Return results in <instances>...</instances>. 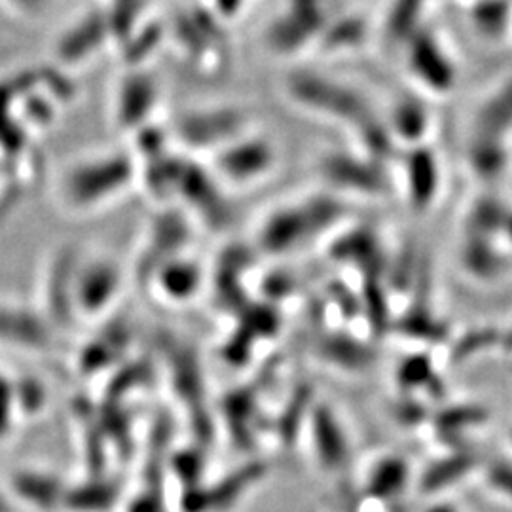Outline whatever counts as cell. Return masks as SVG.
Returning a JSON list of instances; mask_svg holds the SVG:
<instances>
[{"instance_id":"cell-14","label":"cell","mask_w":512,"mask_h":512,"mask_svg":"<svg viewBox=\"0 0 512 512\" xmlns=\"http://www.w3.org/2000/svg\"><path fill=\"white\" fill-rule=\"evenodd\" d=\"M471 23L480 37L499 40L512 29V8L509 0H475Z\"/></svg>"},{"instance_id":"cell-10","label":"cell","mask_w":512,"mask_h":512,"mask_svg":"<svg viewBox=\"0 0 512 512\" xmlns=\"http://www.w3.org/2000/svg\"><path fill=\"white\" fill-rule=\"evenodd\" d=\"M313 442L323 465L336 469L344 463L348 448L338 421L332 418L329 408H319L313 416Z\"/></svg>"},{"instance_id":"cell-15","label":"cell","mask_w":512,"mask_h":512,"mask_svg":"<svg viewBox=\"0 0 512 512\" xmlns=\"http://www.w3.org/2000/svg\"><path fill=\"white\" fill-rule=\"evenodd\" d=\"M366 21L357 16H346V18L330 21L327 29L319 38V48L323 52H351L365 44Z\"/></svg>"},{"instance_id":"cell-11","label":"cell","mask_w":512,"mask_h":512,"mask_svg":"<svg viewBox=\"0 0 512 512\" xmlns=\"http://www.w3.org/2000/svg\"><path fill=\"white\" fill-rule=\"evenodd\" d=\"M467 160L478 179L484 183H494L505 175L511 162L509 145L471 139L467 145Z\"/></svg>"},{"instance_id":"cell-3","label":"cell","mask_w":512,"mask_h":512,"mask_svg":"<svg viewBox=\"0 0 512 512\" xmlns=\"http://www.w3.org/2000/svg\"><path fill=\"white\" fill-rule=\"evenodd\" d=\"M408 73L427 92L446 95L458 84V65L442 38L427 25L404 42Z\"/></svg>"},{"instance_id":"cell-5","label":"cell","mask_w":512,"mask_h":512,"mask_svg":"<svg viewBox=\"0 0 512 512\" xmlns=\"http://www.w3.org/2000/svg\"><path fill=\"white\" fill-rule=\"evenodd\" d=\"M277 156L270 141L262 137H241L219 152V169L232 183L249 184L274 169Z\"/></svg>"},{"instance_id":"cell-6","label":"cell","mask_w":512,"mask_h":512,"mask_svg":"<svg viewBox=\"0 0 512 512\" xmlns=\"http://www.w3.org/2000/svg\"><path fill=\"white\" fill-rule=\"evenodd\" d=\"M251 118L234 107L205 110L188 116L183 122L184 137L198 147H219L220 150L247 135Z\"/></svg>"},{"instance_id":"cell-4","label":"cell","mask_w":512,"mask_h":512,"mask_svg":"<svg viewBox=\"0 0 512 512\" xmlns=\"http://www.w3.org/2000/svg\"><path fill=\"white\" fill-rule=\"evenodd\" d=\"M329 0H289L285 12L272 21L268 42L272 50L291 55L311 44H319V38L330 23Z\"/></svg>"},{"instance_id":"cell-20","label":"cell","mask_w":512,"mask_h":512,"mask_svg":"<svg viewBox=\"0 0 512 512\" xmlns=\"http://www.w3.org/2000/svg\"><path fill=\"white\" fill-rule=\"evenodd\" d=\"M492 480L495 482V486L499 490H507L509 495H512V473L511 471H505V469H497L492 475Z\"/></svg>"},{"instance_id":"cell-18","label":"cell","mask_w":512,"mask_h":512,"mask_svg":"<svg viewBox=\"0 0 512 512\" xmlns=\"http://www.w3.org/2000/svg\"><path fill=\"white\" fill-rule=\"evenodd\" d=\"M467 467H469V459H450V461L442 463L440 467L431 469V473L425 478V486L433 488V490L440 486H446L448 482L454 480V476L458 478Z\"/></svg>"},{"instance_id":"cell-17","label":"cell","mask_w":512,"mask_h":512,"mask_svg":"<svg viewBox=\"0 0 512 512\" xmlns=\"http://www.w3.org/2000/svg\"><path fill=\"white\" fill-rule=\"evenodd\" d=\"M406 465L401 459H387L382 465L376 467L372 480H370V494L376 497H389L395 495L406 482Z\"/></svg>"},{"instance_id":"cell-21","label":"cell","mask_w":512,"mask_h":512,"mask_svg":"<svg viewBox=\"0 0 512 512\" xmlns=\"http://www.w3.org/2000/svg\"><path fill=\"white\" fill-rule=\"evenodd\" d=\"M429 512H458L454 507H450V505H439V507H433Z\"/></svg>"},{"instance_id":"cell-16","label":"cell","mask_w":512,"mask_h":512,"mask_svg":"<svg viewBox=\"0 0 512 512\" xmlns=\"http://www.w3.org/2000/svg\"><path fill=\"white\" fill-rule=\"evenodd\" d=\"M478 241H467L463 249V264L469 274L482 277V279H492L501 274L503 270V258L495 253L494 249L486 243V236H476Z\"/></svg>"},{"instance_id":"cell-12","label":"cell","mask_w":512,"mask_h":512,"mask_svg":"<svg viewBox=\"0 0 512 512\" xmlns=\"http://www.w3.org/2000/svg\"><path fill=\"white\" fill-rule=\"evenodd\" d=\"M433 0H393L387 19L385 31L393 42L403 44L425 27V16Z\"/></svg>"},{"instance_id":"cell-13","label":"cell","mask_w":512,"mask_h":512,"mask_svg":"<svg viewBox=\"0 0 512 512\" xmlns=\"http://www.w3.org/2000/svg\"><path fill=\"white\" fill-rule=\"evenodd\" d=\"M429 126H431V116L427 109L418 101L406 99L393 110L391 124L387 128L395 141H406L412 147H420L423 137L429 131Z\"/></svg>"},{"instance_id":"cell-2","label":"cell","mask_w":512,"mask_h":512,"mask_svg":"<svg viewBox=\"0 0 512 512\" xmlns=\"http://www.w3.org/2000/svg\"><path fill=\"white\" fill-rule=\"evenodd\" d=\"M336 203L329 198H315L306 203L277 209L260 230V245L270 255L291 253L336 219Z\"/></svg>"},{"instance_id":"cell-19","label":"cell","mask_w":512,"mask_h":512,"mask_svg":"<svg viewBox=\"0 0 512 512\" xmlns=\"http://www.w3.org/2000/svg\"><path fill=\"white\" fill-rule=\"evenodd\" d=\"M0 4L19 16H33L44 10L48 0H0Z\"/></svg>"},{"instance_id":"cell-8","label":"cell","mask_w":512,"mask_h":512,"mask_svg":"<svg viewBox=\"0 0 512 512\" xmlns=\"http://www.w3.org/2000/svg\"><path fill=\"white\" fill-rule=\"evenodd\" d=\"M471 129V139L509 145L512 137V76L480 103Z\"/></svg>"},{"instance_id":"cell-7","label":"cell","mask_w":512,"mask_h":512,"mask_svg":"<svg viewBox=\"0 0 512 512\" xmlns=\"http://www.w3.org/2000/svg\"><path fill=\"white\" fill-rule=\"evenodd\" d=\"M323 177L332 186L349 188L366 196L384 194L385 179L382 169L372 158H355L349 154H329L321 165Z\"/></svg>"},{"instance_id":"cell-9","label":"cell","mask_w":512,"mask_h":512,"mask_svg":"<svg viewBox=\"0 0 512 512\" xmlns=\"http://www.w3.org/2000/svg\"><path fill=\"white\" fill-rule=\"evenodd\" d=\"M408 198L414 209L425 211L439 192V162L435 154L425 147H416L406 160Z\"/></svg>"},{"instance_id":"cell-1","label":"cell","mask_w":512,"mask_h":512,"mask_svg":"<svg viewBox=\"0 0 512 512\" xmlns=\"http://www.w3.org/2000/svg\"><path fill=\"white\" fill-rule=\"evenodd\" d=\"M287 93L294 105L330 120H338L361 131L376 120L365 97L348 84L317 73H294L287 78Z\"/></svg>"}]
</instances>
